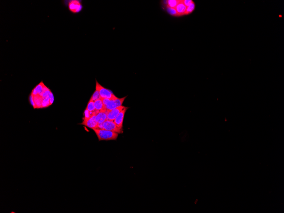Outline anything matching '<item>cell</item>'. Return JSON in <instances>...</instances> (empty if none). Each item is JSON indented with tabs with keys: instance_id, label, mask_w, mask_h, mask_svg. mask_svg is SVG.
Here are the masks:
<instances>
[{
	"instance_id": "1",
	"label": "cell",
	"mask_w": 284,
	"mask_h": 213,
	"mask_svg": "<svg viewBox=\"0 0 284 213\" xmlns=\"http://www.w3.org/2000/svg\"><path fill=\"white\" fill-rule=\"evenodd\" d=\"M93 130L98 138L99 141L116 140L118 137V133L104 129H94Z\"/></svg>"
},
{
	"instance_id": "2",
	"label": "cell",
	"mask_w": 284,
	"mask_h": 213,
	"mask_svg": "<svg viewBox=\"0 0 284 213\" xmlns=\"http://www.w3.org/2000/svg\"><path fill=\"white\" fill-rule=\"evenodd\" d=\"M96 89L98 91L101 98L113 99L117 98L110 90L105 88L102 86L97 80H96Z\"/></svg>"
},
{
	"instance_id": "3",
	"label": "cell",
	"mask_w": 284,
	"mask_h": 213,
	"mask_svg": "<svg viewBox=\"0 0 284 213\" xmlns=\"http://www.w3.org/2000/svg\"><path fill=\"white\" fill-rule=\"evenodd\" d=\"M127 96L122 98H116L113 99H109L107 103L104 106L106 111L111 110L118 107L122 106Z\"/></svg>"
},
{
	"instance_id": "4",
	"label": "cell",
	"mask_w": 284,
	"mask_h": 213,
	"mask_svg": "<svg viewBox=\"0 0 284 213\" xmlns=\"http://www.w3.org/2000/svg\"><path fill=\"white\" fill-rule=\"evenodd\" d=\"M81 1L78 0L69 1L67 6L70 11L74 14L78 13L81 12L83 9V6Z\"/></svg>"
},
{
	"instance_id": "5",
	"label": "cell",
	"mask_w": 284,
	"mask_h": 213,
	"mask_svg": "<svg viewBox=\"0 0 284 213\" xmlns=\"http://www.w3.org/2000/svg\"><path fill=\"white\" fill-rule=\"evenodd\" d=\"M104 129L108 131L116 132L119 134L123 133V130H121L118 128L114 121H110L106 120L103 123Z\"/></svg>"
},
{
	"instance_id": "6",
	"label": "cell",
	"mask_w": 284,
	"mask_h": 213,
	"mask_svg": "<svg viewBox=\"0 0 284 213\" xmlns=\"http://www.w3.org/2000/svg\"><path fill=\"white\" fill-rule=\"evenodd\" d=\"M125 106H121L111 110L106 111L107 114V120L110 121H114L117 116L121 112V111L124 109Z\"/></svg>"
},
{
	"instance_id": "7",
	"label": "cell",
	"mask_w": 284,
	"mask_h": 213,
	"mask_svg": "<svg viewBox=\"0 0 284 213\" xmlns=\"http://www.w3.org/2000/svg\"><path fill=\"white\" fill-rule=\"evenodd\" d=\"M128 109H129V107H125L114 121L118 128L121 130H123V122L124 116H125L126 111Z\"/></svg>"
},
{
	"instance_id": "8",
	"label": "cell",
	"mask_w": 284,
	"mask_h": 213,
	"mask_svg": "<svg viewBox=\"0 0 284 213\" xmlns=\"http://www.w3.org/2000/svg\"><path fill=\"white\" fill-rule=\"evenodd\" d=\"M96 115H94L93 116H92L91 118L88 119V120L83 121L82 123L81 124L88 127L89 128L92 129V130L98 129V124L96 121Z\"/></svg>"
},
{
	"instance_id": "9",
	"label": "cell",
	"mask_w": 284,
	"mask_h": 213,
	"mask_svg": "<svg viewBox=\"0 0 284 213\" xmlns=\"http://www.w3.org/2000/svg\"><path fill=\"white\" fill-rule=\"evenodd\" d=\"M186 9L187 7L184 4L183 1H181V0L179 1L175 8L177 13L178 17L185 16Z\"/></svg>"
},
{
	"instance_id": "10",
	"label": "cell",
	"mask_w": 284,
	"mask_h": 213,
	"mask_svg": "<svg viewBox=\"0 0 284 213\" xmlns=\"http://www.w3.org/2000/svg\"><path fill=\"white\" fill-rule=\"evenodd\" d=\"M95 119L98 124L104 123L107 120V112H101L97 113Z\"/></svg>"
},
{
	"instance_id": "11",
	"label": "cell",
	"mask_w": 284,
	"mask_h": 213,
	"mask_svg": "<svg viewBox=\"0 0 284 213\" xmlns=\"http://www.w3.org/2000/svg\"><path fill=\"white\" fill-rule=\"evenodd\" d=\"M94 106L97 113L101 112H106L104 106L101 100L99 99L94 101Z\"/></svg>"
},
{
	"instance_id": "12",
	"label": "cell",
	"mask_w": 284,
	"mask_h": 213,
	"mask_svg": "<svg viewBox=\"0 0 284 213\" xmlns=\"http://www.w3.org/2000/svg\"><path fill=\"white\" fill-rule=\"evenodd\" d=\"M45 87V86L44 85V84L42 82H41L40 83H39L37 86L35 87L34 89L32 90L31 94H32L33 95L41 94L43 92Z\"/></svg>"
},
{
	"instance_id": "13",
	"label": "cell",
	"mask_w": 284,
	"mask_h": 213,
	"mask_svg": "<svg viewBox=\"0 0 284 213\" xmlns=\"http://www.w3.org/2000/svg\"><path fill=\"white\" fill-rule=\"evenodd\" d=\"M165 3V6H168L169 7L172 8H176L177 5L178 4L179 1L178 0H168V1H163Z\"/></svg>"
},
{
	"instance_id": "14",
	"label": "cell",
	"mask_w": 284,
	"mask_h": 213,
	"mask_svg": "<svg viewBox=\"0 0 284 213\" xmlns=\"http://www.w3.org/2000/svg\"><path fill=\"white\" fill-rule=\"evenodd\" d=\"M195 9V4L193 1L188 7H187L186 15H189L194 12Z\"/></svg>"
},
{
	"instance_id": "15",
	"label": "cell",
	"mask_w": 284,
	"mask_h": 213,
	"mask_svg": "<svg viewBox=\"0 0 284 213\" xmlns=\"http://www.w3.org/2000/svg\"><path fill=\"white\" fill-rule=\"evenodd\" d=\"M165 9H166L167 12L171 16H173L178 17L177 13L176 10L175 9L166 6H165Z\"/></svg>"
},
{
	"instance_id": "16",
	"label": "cell",
	"mask_w": 284,
	"mask_h": 213,
	"mask_svg": "<svg viewBox=\"0 0 284 213\" xmlns=\"http://www.w3.org/2000/svg\"><path fill=\"white\" fill-rule=\"evenodd\" d=\"M99 99H101V96H100L98 91L97 89H96L94 93L92 95L90 100L93 101H95Z\"/></svg>"
},
{
	"instance_id": "17",
	"label": "cell",
	"mask_w": 284,
	"mask_h": 213,
	"mask_svg": "<svg viewBox=\"0 0 284 213\" xmlns=\"http://www.w3.org/2000/svg\"><path fill=\"white\" fill-rule=\"evenodd\" d=\"M86 109H87L89 112H96L95 109V106H94V101H90V100H89L87 106V107Z\"/></svg>"
},
{
	"instance_id": "18",
	"label": "cell",
	"mask_w": 284,
	"mask_h": 213,
	"mask_svg": "<svg viewBox=\"0 0 284 213\" xmlns=\"http://www.w3.org/2000/svg\"><path fill=\"white\" fill-rule=\"evenodd\" d=\"M92 117V116L91 115V114L90 113L89 111L87 109H86L85 110L84 112V118L83 121L88 120V119L91 118Z\"/></svg>"
},
{
	"instance_id": "19",
	"label": "cell",
	"mask_w": 284,
	"mask_h": 213,
	"mask_svg": "<svg viewBox=\"0 0 284 213\" xmlns=\"http://www.w3.org/2000/svg\"><path fill=\"white\" fill-rule=\"evenodd\" d=\"M193 1L192 0H183V3L185 5L188 7Z\"/></svg>"
}]
</instances>
